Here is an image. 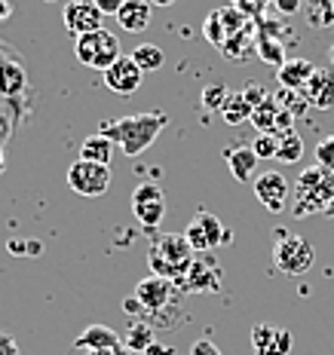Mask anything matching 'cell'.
Masks as SVG:
<instances>
[{"mask_svg":"<svg viewBox=\"0 0 334 355\" xmlns=\"http://www.w3.org/2000/svg\"><path fill=\"white\" fill-rule=\"evenodd\" d=\"M169 125L166 114H132L123 120L101 123V135H108L114 144H120L126 157H141L153 141L160 138V132Z\"/></svg>","mask_w":334,"mask_h":355,"instance_id":"1","label":"cell"},{"mask_svg":"<svg viewBox=\"0 0 334 355\" xmlns=\"http://www.w3.org/2000/svg\"><path fill=\"white\" fill-rule=\"evenodd\" d=\"M194 254L197 251L190 248L184 233H162L147 248V266H151L153 276L169 279V282H181L187 276L190 263H194Z\"/></svg>","mask_w":334,"mask_h":355,"instance_id":"2","label":"cell"},{"mask_svg":"<svg viewBox=\"0 0 334 355\" xmlns=\"http://www.w3.org/2000/svg\"><path fill=\"white\" fill-rule=\"evenodd\" d=\"M331 193H334V175L322 166H310L303 168L294 181V205H292V214L294 218H307V214H319L328 209L331 202Z\"/></svg>","mask_w":334,"mask_h":355,"instance_id":"3","label":"cell"},{"mask_svg":"<svg viewBox=\"0 0 334 355\" xmlns=\"http://www.w3.org/2000/svg\"><path fill=\"white\" fill-rule=\"evenodd\" d=\"M74 53H77L80 64H86V68H95V71L105 73L110 64L123 55V49H120V40H117L114 34L105 31V28H99V31H89L83 37H77Z\"/></svg>","mask_w":334,"mask_h":355,"instance_id":"4","label":"cell"},{"mask_svg":"<svg viewBox=\"0 0 334 355\" xmlns=\"http://www.w3.org/2000/svg\"><path fill=\"white\" fill-rule=\"evenodd\" d=\"M316 261V248L310 245L307 239L288 233L276 239V248H273V266L282 272V276H303L310 272V266Z\"/></svg>","mask_w":334,"mask_h":355,"instance_id":"5","label":"cell"},{"mask_svg":"<svg viewBox=\"0 0 334 355\" xmlns=\"http://www.w3.org/2000/svg\"><path fill=\"white\" fill-rule=\"evenodd\" d=\"M184 239H187L190 248L199 251V254H212L215 248H221L224 242L233 239V236H230V230L221 224L218 214L199 211V214H194V220L187 224V230H184Z\"/></svg>","mask_w":334,"mask_h":355,"instance_id":"6","label":"cell"},{"mask_svg":"<svg viewBox=\"0 0 334 355\" xmlns=\"http://www.w3.org/2000/svg\"><path fill=\"white\" fill-rule=\"evenodd\" d=\"M68 187L74 193L86 199H99L110 190V166H99V162L77 159L68 168Z\"/></svg>","mask_w":334,"mask_h":355,"instance_id":"7","label":"cell"},{"mask_svg":"<svg viewBox=\"0 0 334 355\" xmlns=\"http://www.w3.org/2000/svg\"><path fill=\"white\" fill-rule=\"evenodd\" d=\"M132 214H135V220L144 230H153L166 218V196H162L160 184L147 181L135 187V193H132Z\"/></svg>","mask_w":334,"mask_h":355,"instance_id":"8","label":"cell"},{"mask_svg":"<svg viewBox=\"0 0 334 355\" xmlns=\"http://www.w3.org/2000/svg\"><path fill=\"white\" fill-rule=\"evenodd\" d=\"M178 285L187 294H218L221 291V263L215 261V254H199V257H194L187 276Z\"/></svg>","mask_w":334,"mask_h":355,"instance_id":"9","label":"cell"},{"mask_svg":"<svg viewBox=\"0 0 334 355\" xmlns=\"http://www.w3.org/2000/svg\"><path fill=\"white\" fill-rule=\"evenodd\" d=\"M132 297L141 303L144 313L162 315L175 300V282L160 279V276H147V279H141V282L135 285V294H132Z\"/></svg>","mask_w":334,"mask_h":355,"instance_id":"10","label":"cell"},{"mask_svg":"<svg viewBox=\"0 0 334 355\" xmlns=\"http://www.w3.org/2000/svg\"><path fill=\"white\" fill-rule=\"evenodd\" d=\"M251 187H255V199L264 205L267 211L279 214L282 209L288 205V193H292V187H288L285 175L282 172H258V178L251 181Z\"/></svg>","mask_w":334,"mask_h":355,"instance_id":"11","label":"cell"},{"mask_svg":"<svg viewBox=\"0 0 334 355\" xmlns=\"http://www.w3.org/2000/svg\"><path fill=\"white\" fill-rule=\"evenodd\" d=\"M294 337L288 328H279V324L270 322H258L251 328V349L255 355H292Z\"/></svg>","mask_w":334,"mask_h":355,"instance_id":"12","label":"cell"},{"mask_svg":"<svg viewBox=\"0 0 334 355\" xmlns=\"http://www.w3.org/2000/svg\"><path fill=\"white\" fill-rule=\"evenodd\" d=\"M141 83H144V71L135 64L132 55H120L114 64L105 71V86L117 95H132L138 92Z\"/></svg>","mask_w":334,"mask_h":355,"instance_id":"13","label":"cell"},{"mask_svg":"<svg viewBox=\"0 0 334 355\" xmlns=\"http://www.w3.org/2000/svg\"><path fill=\"white\" fill-rule=\"evenodd\" d=\"M101 19L105 16L99 12V6H95L92 0H71V3H65V10H62V21H65V28H68L74 37L99 31Z\"/></svg>","mask_w":334,"mask_h":355,"instance_id":"14","label":"cell"},{"mask_svg":"<svg viewBox=\"0 0 334 355\" xmlns=\"http://www.w3.org/2000/svg\"><path fill=\"white\" fill-rule=\"evenodd\" d=\"M303 98L316 110H331L334 107V71L331 68H316L310 83L303 86Z\"/></svg>","mask_w":334,"mask_h":355,"instance_id":"15","label":"cell"},{"mask_svg":"<svg viewBox=\"0 0 334 355\" xmlns=\"http://www.w3.org/2000/svg\"><path fill=\"white\" fill-rule=\"evenodd\" d=\"M224 159H227V168L230 175L236 178L240 184L246 181H255V172H258V153L251 150L249 144H233V147H224Z\"/></svg>","mask_w":334,"mask_h":355,"instance_id":"16","label":"cell"},{"mask_svg":"<svg viewBox=\"0 0 334 355\" xmlns=\"http://www.w3.org/2000/svg\"><path fill=\"white\" fill-rule=\"evenodd\" d=\"M74 346L86 352H114L117 346H123V337L108 324H89L83 334L74 340Z\"/></svg>","mask_w":334,"mask_h":355,"instance_id":"17","label":"cell"},{"mask_svg":"<svg viewBox=\"0 0 334 355\" xmlns=\"http://www.w3.org/2000/svg\"><path fill=\"white\" fill-rule=\"evenodd\" d=\"M316 64L307 62V58H285V62L276 68V80L279 89H292V92H303V86L310 83Z\"/></svg>","mask_w":334,"mask_h":355,"instance_id":"18","label":"cell"},{"mask_svg":"<svg viewBox=\"0 0 334 355\" xmlns=\"http://www.w3.org/2000/svg\"><path fill=\"white\" fill-rule=\"evenodd\" d=\"M279 120H282V107L273 95H267L258 107H251V125L258 129V135H279Z\"/></svg>","mask_w":334,"mask_h":355,"instance_id":"19","label":"cell"},{"mask_svg":"<svg viewBox=\"0 0 334 355\" xmlns=\"http://www.w3.org/2000/svg\"><path fill=\"white\" fill-rule=\"evenodd\" d=\"M151 10H153V6L147 3V0H126L123 10L117 12V21H120L123 31L141 34L147 25H151Z\"/></svg>","mask_w":334,"mask_h":355,"instance_id":"20","label":"cell"},{"mask_svg":"<svg viewBox=\"0 0 334 355\" xmlns=\"http://www.w3.org/2000/svg\"><path fill=\"white\" fill-rule=\"evenodd\" d=\"M114 150H117V144L110 141L108 135L95 132V135H89L86 141H83V147H80V159L99 162V166H110V159H114Z\"/></svg>","mask_w":334,"mask_h":355,"instance_id":"21","label":"cell"},{"mask_svg":"<svg viewBox=\"0 0 334 355\" xmlns=\"http://www.w3.org/2000/svg\"><path fill=\"white\" fill-rule=\"evenodd\" d=\"M301 12L313 31H322V28L334 25V0H303Z\"/></svg>","mask_w":334,"mask_h":355,"instance_id":"22","label":"cell"},{"mask_svg":"<svg viewBox=\"0 0 334 355\" xmlns=\"http://www.w3.org/2000/svg\"><path fill=\"white\" fill-rule=\"evenodd\" d=\"M157 343V334H153V328L147 322H129V328H126V337H123V346L132 352H141L144 355L151 346Z\"/></svg>","mask_w":334,"mask_h":355,"instance_id":"23","label":"cell"},{"mask_svg":"<svg viewBox=\"0 0 334 355\" xmlns=\"http://www.w3.org/2000/svg\"><path fill=\"white\" fill-rule=\"evenodd\" d=\"M221 116H224L227 125H242L251 120V105L246 101V95L242 92H230L224 107H221Z\"/></svg>","mask_w":334,"mask_h":355,"instance_id":"24","label":"cell"},{"mask_svg":"<svg viewBox=\"0 0 334 355\" xmlns=\"http://www.w3.org/2000/svg\"><path fill=\"white\" fill-rule=\"evenodd\" d=\"M25 68L19 62H3L0 64V95H19L25 89Z\"/></svg>","mask_w":334,"mask_h":355,"instance_id":"25","label":"cell"},{"mask_svg":"<svg viewBox=\"0 0 334 355\" xmlns=\"http://www.w3.org/2000/svg\"><path fill=\"white\" fill-rule=\"evenodd\" d=\"M301 157H303V138H301L294 129L279 132V150H276V159L282 162V166H292V162H298Z\"/></svg>","mask_w":334,"mask_h":355,"instance_id":"26","label":"cell"},{"mask_svg":"<svg viewBox=\"0 0 334 355\" xmlns=\"http://www.w3.org/2000/svg\"><path fill=\"white\" fill-rule=\"evenodd\" d=\"M132 58H135V64L141 71H160L162 62H166V55H162L160 46H153V43H141V46H135V53H132Z\"/></svg>","mask_w":334,"mask_h":355,"instance_id":"27","label":"cell"},{"mask_svg":"<svg viewBox=\"0 0 334 355\" xmlns=\"http://www.w3.org/2000/svg\"><path fill=\"white\" fill-rule=\"evenodd\" d=\"M276 101H279V107L285 110L292 120H298V116L307 114V98H303V92H292V89H279V95H276Z\"/></svg>","mask_w":334,"mask_h":355,"instance_id":"28","label":"cell"},{"mask_svg":"<svg viewBox=\"0 0 334 355\" xmlns=\"http://www.w3.org/2000/svg\"><path fill=\"white\" fill-rule=\"evenodd\" d=\"M206 37H209V40H212L218 49L230 40V31H227L224 19H221V10H218V12H212V16L206 19Z\"/></svg>","mask_w":334,"mask_h":355,"instance_id":"29","label":"cell"},{"mask_svg":"<svg viewBox=\"0 0 334 355\" xmlns=\"http://www.w3.org/2000/svg\"><path fill=\"white\" fill-rule=\"evenodd\" d=\"M258 53H261L264 62L276 64V68L285 62V49H282V43L279 40H270V37H258Z\"/></svg>","mask_w":334,"mask_h":355,"instance_id":"30","label":"cell"},{"mask_svg":"<svg viewBox=\"0 0 334 355\" xmlns=\"http://www.w3.org/2000/svg\"><path fill=\"white\" fill-rule=\"evenodd\" d=\"M227 86L224 83H212V86H206L203 89V107H209V110H218L221 114V107H224V101H227Z\"/></svg>","mask_w":334,"mask_h":355,"instance_id":"31","label":"cell"},{"mask_svg":"<svg viewBox=\"0 0 334 355\" xmlns=\"http://www.w3.org/2000/svg\"><path fill=\"white\" fill-rule=\"evenodd\" d=\"M251 150L258 153V159H276V150H279V135H258Z\"/></svg>","mask_w":334,"mask_h":355,"instance_id":"32","label":"cell"},{"mask_svg":"<svg viewBox=\"0 0 334 355\" xmlns=\"http://www.w3.org/2000/svg\"><path fill=\"white\" fill-rule=\"evenodd\" d=\"M316 166L328 168V172L334 175V135L319 141V147H316Z\"/></svg>","mask_w":334,"mask_h":355,"instance_id":"33","label":"cell"},{"mask_svg":"<svg viewBox=\"0 0 334 355\" xmlns=\"http://www.w3.org/2000/svg\"><path fill=\"white\" fill-rule=\"evenodd\" d=\"M273 6H276L279 16H298L303 0H273Z\"/></svg>","mask_w":334,"mask_h":355,"instance_id":"34","label":"cell"},{"mask_svg":"<svg viewBox=\"0 0 334 355\" xmlns=\"http://www.w3.org/2000/svg\"><path fill=\"white\" fill-rule=\"evenodd\" d=\"M92 3L99 6V12H101V16H114V19H117V12L123 10V3H126V0H92Z\"/></svg>","mask_w":334,"mask_h":355,"instance_id":"35","label":"cell"},{"mask_svg":"<svg viewBox=\"0 0 334 355\" xmlns=\"http://www.w3.org/2000/svg\"><path fill=\"white\" fill-rule=\"evenodd\" d=\"M242 95H246V101H249L251 107H258V105H261V101L267 98V89H264V86H255V83H251V86L242 89Z\"/></svg>","mask_w":334,"mask_h":355,"instance_id":"36","label":"cell"},{"mask_svg":"<svg viewBox=\"0 0 334 355\" xmlns=\"http://www.w3.org/2000/svg\"><path fill=\"white\" fill-rule=\"evenodd\" d=\"M190 355H221V349L212 343V340L203 337V340H197V343L190 346Z\"/></svg>","mask_w":334,"mask_h":355,"instance_id":"37","label":"cell"},{"mask_svg":"<svg viewBox=\"0 0 334 355\" xmlns=\"http://www.w3.org/2000/svg\"><path fill=\"white\" fill-rule=\"evenodd\" d=\"M0 355H19V343L12 334H0Z\"/></svg>","mask_w":334,"mask_h":355,"instance_id":"38","label":"cell"},{"mask_svg":"<svg viewBox=\"0 0 334 355\" xmlns=\"http://www.w3.org/2000/svg\"><path fill=\"white\" fill-rule=\"evenodd\" d=\"M144 355H175V349H172V346H160V343H153Z\"/></svg>","mask_w":334,"mask_h":355,"instance_id":"39","label":"cell"},{"mask_svg":"<svg viewBox=\"0 0 334 355\" xmlns=\"http://www.w3.org/2000/svg\"><path fill=\"white\" fill-rule=\"evenodd\" d=\"M123 309H126V313H135V315L144 313V309H141V303H138L135 297H129V300H126V303H123Z\"/></svg>","mask_w":334,"mask_h":355,"instance_id":"40","label":"cell"},{"mask_svg":"<svg viewBox=\"0 0 334 355\" xmlns=\"http://www.w3.org/2000/svg\"><path fill=\"white\" fill-rule=\"evenodd\" d=\"M230 6H236L240 12H255V6H251V0H230Z\"/></svg>","mask_w":334,"mask_h":355,"instance_id":"41","label":"cell"},{"mask_svg":"<svg viewBox=\"0 0 334 355\" xmlns=\"http://www.w3.org/2000/svg\"><path fill=\"white\" fill-rule=\"evenodd\" d=\"M267 3H273V0H251V6H255V16H261V10Z\"/></svg>","mask_w":334,"mask_h":355,"instance_id":"42","label":"cell"},{"mask_svg":"<svg viewBox=\"0 0 334 355\" xmlns=\"http://www.w3.org/2000/svg\"><path fill=\"white\" fill-rule=\"evenodd\" d=\"M147 3H151V6H172L175 0H147Z\"/></svg>","mask_w":334,"mask_h":355,"instance_id":"43","label":"cell"},{"mask_svg":"<svg viewBox=\"0 0 334 355\" xmlns=\"http://www.w3.org/2000/svg\"><path fill=\"white\" fill-rule=\"evenodd\" d=\"M6 16H10V6H6L3 0H0V19H6Z\"/></svg>","mask_w":334,"mask_h":355,"instance_id":"44","label":"cell"},{"mask_svg":"<svg viewBox=\"0 0 334 355\" xmlns=\"http://www.w3.org/2000/svg\"><path fill=\"white\" fill-rule=\"evenodd\" d=\"M325 214H328V218H334V193H331V202H328V209H325Z\"/></svg>","mask_w":334,"mask_h":355,"instance_id":"45","label":"cell"},{"mask_svg":"<svg viewBox=\"0 0 334 355\" xmlns=\"http://www.w3.org/2000/svg\"><path fill=\"white\" fill-rule=\"evenodd\" d=\"M86 355H117V352H86Z\"/></svg>","mask_w":334,"mask_h":355,"instance_id":"46","label":"cell"},{"mask_svg":"<svg viewBox=\"0 0 334 355\" xmlns=\"http://www.w3.org/2000/svg\"><path fill=\"white\" fill-rule=\"evenodd\" d=\"M328 55H331V64H334V43H331V49H328Z\"/></svg>","mask_w":334,"mask_h":355,"instance_id":"47","label":"cell"},{"mask_svg":"<svg viewBox=\"0 0 334 355\" xmlns=\"http://www.w3.org/2000/svg\"><path fill=\"white\" fill-rule=\"evenodd\" d=\"M0 168H3V157H0Z\"/></svg>","mask_w":334,"mask_h":355,"instance_id":"48","label":"cell"},{"mask_svg":"<svg viewBox=\"0 0 334 355\" xmlns=\"http://www.w3.org/2000/svg\"><path fill=\"white\" fill-rule=\"evenodd\" d=\"M47 3H56V0H47Z\"/></svg>","mask_w":334,"mask_h":355,"instance_id":"49","label":"cell"}]
</instances>
